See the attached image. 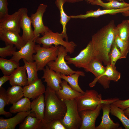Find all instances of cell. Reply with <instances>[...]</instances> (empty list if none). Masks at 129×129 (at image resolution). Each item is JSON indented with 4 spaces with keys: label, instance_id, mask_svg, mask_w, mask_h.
Here are the masks:
<instances>
[{
    "label": "cell",
    "instance_id": "30",
    "mask_svg": "<svg viewBox=\"0 0 129 129\" xmlns=\"http://www.w3.org/2000/svg\"><path fill=\"white\" fill-rule=\"evenodd\" d=\"M22 59L28 76L27 85H28L38 78L36 64L35 62H28L24 59Z\"/></svg>",
    "mask_w": 129,
    "mask_h": 129
},
{
    "label": "cell",
    "instance_id": "33",
    "mask_svg": "<svg viewBox=\"0 0 129 129\" xmlns=\"http://www.w3.org/2000/svg\"><path fill=\"white\" fill-rule=\"evenodd\" d=\"M117 27L120 38L125 41L129 40V20H124Z\"/></svg>",
    "mask_w": 129,
    "mask_h": 129
},
{
    "label": "cell",
    "instance_id": "38",
    "mask_svg": "<svg viewBox=\"0 0 129 129\" xmlns=\"http://www.w3.org/2000/svg\"><path fill=\"white\" fill-rule=\"evenodd\" d=\"M43 129H66L61 120L55 119L44 124Z\"/></svg>",
    "mask_w": 129,
    "mask_h": 129
},
{
    "label": "cell",
    "instance_id": "12",
    "mask_svg": "<svg viewBox=\"0 0 129 129\" xmlns=\"http://www.w3.org/2000/svg\"><path fill=\"white\" fill-rule=\"evenodd\" d=\"M21 18V12L20 8L11 15H9L0 22V30H11L20 33Z\"/></svg>",
    "mask_w": 129,
    "mask_h": 129
},
{
    "label": "cell",
    "instance_id": "46",
    "mask_svg": "<svg viewBox=\"0 0 129 129\" xmlns=\"http://www.w3.org/2000/svg\"><path fill=\"white\" fill-rule=\"evenodd\" d=\"M94 0H86V1L88 3H91Z\"/></svg>",
    "mask_w": 129,
    "mask_h": 129
},
{
    "label": "cell",
    "instance_id": "45",
    "mask_svg": "<svg viewBox=\"0 0 129 129\" xmlns=\"http://www.w3.org/2000/svg\"><path fill=\"white\" fill-rule=\"evenodd\" d=\"M122 15L125 16H129V10L123 12L122 13Z\"/></svg>",
    "mask_w": 129,
    "mask_h": 129
},
{
    "label": "cell",
    "instance_id": "39",
    "mask_svg": "<svg viewBox=\"0 0 129 129\" xmlns=\"http://www.w3.org/2000/svg\"><path fill=\"white\" fill-rule=\"evenodd\" d=\"M16 48L14 45H8L4 47L0 48V56L5 58L8 56H12L16 51Z\"/></svg>",
    "mask_w": 129,
    "mask_h": 129
},
{
    "label": "cell",
    "instance_id": "27",
    "mask_svg": "<svg viewBox=\"0 0 129 129\" xmlns=\"http://www.w3.org/2000/svg\"><path fill=\"white\" fill-rule=\"evenodd\" d=\"M19 65V62L11 59H8L0 58V69L4 75H11Z\"/></svg>",
    "mask_w": 129,
    "mask_h": 129
},
{
    "label": "cell",
    "instance_id": "47",
    "mask_svg": "<svg viewBox=\"0 0 129 129\" xmlns=\"http://www.w3.org/2000/svg\"><path fill=\"white\" fill-rule=\"evenodd\" d=\"M107 0V1H112V0ZM118 0L119 1H122V2H124V0Z\"/></svg>",
    "mask_w": 129,
    "mask_h": 129
},
{
    "label": "cell",
    "instance_id": "43",
    "mask_svg": "<svg viewBox=\"0 0 129 129\" xmlns=\"http://www.w3.org/2000/svg\"><path fill=\"white\" fill-rule=\"evenodd\" d=\"M65 2L70 3H74L76 2H81L83 0H64Z\"/></svg>",
    "mask_w": 129,
    "mask_h": 129
},
{
    "label": "cell",
    "instance_id": "9",
    "mask_svg": "<svg viewBox=\"0 0 129 129\" xmlns=\"http://www.w3.org/2000/svg\"><path fill=\"white\" fill-rule=\"evenodd\" d=\"M102 62L97 58L92 60L85 69V71L93 73L95 78L93 81L89 84L90 87L94 86L98 82L104 89L109 87L110 81L104 75L105 67L102 65Z\"/></svg>",
    "mask_w": 129,
    "mask_h": 129
},
{
    "label": "cell",
    "instance_id": "8",
    "mask_svg": "<svg viewBox=\"0 0 129 129\" xmlns=\"http://www.w3.org/2000/svg\"><path fill=\"white\" fill-rule=\"evenodd\" d=\"M64 58L67 64H72L76 67L84 69L92 60L97 58L90 41L76 56L72 58L67 55Z\"/></svg>",
    "mask_w": 129,
    "mask_h": 129
},
{
    "label": "cell",
    "instance_id": "24",
    "mask_svg": "<svg viewBox=\"0 0 129 129\" xmlns=\"http://www.w3.org/2000/svg\"><path fill=\"white\" fill-rule=\"evenodd\" d=\"M31 112L20 124L19 129H43L44 124L43 122L32 116Z\"/></svg>",
    "mask_w": 129,
    "mask_h": 129
},
{
    "label": "cell",
    "instance_id": "4",
    "mask_svg": "<svg viewBox=\"0 0 129 129\" xmlns=\"http://www.w3.org/2000/svg\"><path fill=\"white\" fill-rule=\"evenodd\" d=\"M64 38L65 39L66 37L63 33L54 32L49 29L42 37H38L34 40L36 43L40 45L42 44L43 48H49L53 46V45L56 46L60 45L64 47L70 54L73 53L76 45L73 41L69 42L64 40Z\"/></svg>",
    "mask_w": 129,
    "mask_h": 129
},
{
    "label": "cell",
    "instance_id": "10",
    "mask_svg": "<svg viewBox=\"0 0 129 129\" xmlns=\"http://www.w3.org/2000/svg\"><path fill=\"white\" fill-rule=\"evenodd\" d=\"M47 7V5L41 4L38 7L36 12L30 15L32 24L34 28V34L36 38L39 37L40 34L43 36L49 29L48 27L44 25L43 20V14Z\"/></svg>",
    "mask_w": 129,
    "mask_h": 129
},
{
    "label": "cell",
    "instance_id": "21",
    "mask_svg": "<svg viewBox=\"0 0 129 129\" xmlns=\"http://www.w3.org/2000/svg\"><path fill=\"white\" fill-rule=\"evenodd\" d=\"M60 85L61 89L55 92L58 97L62 100L75 99L83 94L73 90L64 80L62 81Z\"/></svg>",
    "mask_w": 129,
    "mask_h": 129
},
{
    "label": "cell",
    "instance_id": "7",
    "mask_svg": "<svg viewBox=\"0 0 129 129\" xmlns=\"http://www.w3.org/2000/svg\"><path fill=\"white\" fill-rule=\"evenodd\" d=\"M67 50L62 45L59 46L56 59L55 61L49 62L47 65L50 69L61 74L70 75L77 73L80 74L81 76H84L85 74L83 71L74 70L67 64L64 60V58L67 55Z\"/></svg>",
    "mask_w": 129,
    "mask_h": 129
},
{
    "label": "cell",
    "instance_id": "14",
    "mask_svg": "<svg viewBox=\"0 0 129 129\" xmlns=\"http://www.w3.org/2000/svg\"><path fill=\"white\" fill-rule=\"evenodd\" d=\"M22 13L21 28L22 30L23 34L21 36L25 44L29 40L36 38L35 37L31 26L32 22L30 17L28 15L27 8L22 7L20 8Z\"/></svg>",
    "mask_w": 129,
    "mask_h": 129
},
{
    "label": "cell",
    "instance_id": "6",
    "mask_svg": "<svg viewBox=\"0 0 129 129\" xmlns=\"http://www.w3.org/2000/svg\"><path fill=\"white\" fill-rule=\"evenodd\" d=\"M67 110L61 123L66 129H80L82 119L79 113L75 99L64 101Z\"/></svg>",
    "mask_w": 129,
    "mask_h": 129
},
{
    "label": "cell",
    "instance_id": "19",
    "mask_svg": "<svg viewBox=\"0 0 129 129\" xmlns=\"http://www.w3.org/2000/svg\"><path fill=\"white\" fill-rule=\"evenodd\" d=\"M110 103L103 104L102 109L103 115L102 121L100 124L96 127V129H121L119 124L114 123L111 120L109 116L110 112Z\"/></svg>",
    "mask_w": 129,
    "mask_h": 129
},
{
    "label": "cell",
    "instance_id": "11",
    "mask_svg": "<svg viewBox=\"0 0 129 129\" xmlns=\"http://www.w3.org/2000/svg\"><path fill=\"white\" fill-rule=\"evenodd\" d=\"M103 104L98 105L94 110H84L79 112L82 119L80 129H96V119L99 115Z\"/></svg>",
    "mask_w": 129,
    "mask_h": 129
},
{
    "label": "cell",
    "instance_id": "32",
    "mask_svg": "<svg viewBox=\"0 0 129 129\" xmlns=\"http://www.w3.org/2000/svg\"><path fill=\"white\" fill-rule=\"evenodd\" d=\"M81 75L78 73H74L70 75H67L61 74V79L68 82L70 87L74 90L84 94V91L80 87L78 83V79Z\"/></svg>",
    "mask_w": 129,
    "mask_h": 129
},
{
    "label": "cell",
    "instance_id": "1",
    "mask_svg": "<svg viewBox=\"0 0 129 129\" xmlns=\"http://www.w3.org/2000/svg\"><path fill=\"white\" fill-rule=\"evenodd\" d=\"M118 33L114 21L112 20L92 36L91 41L97 57L105 65L110 63L111 47Z\"/></svg>",
    "mask_w": 129,
    "mask_h": 129
},
{
    "label": "cell",
    "instance_id": "16",
    "mask_svg": "<svg viewBox=\"0 0 129 129\" xmlns=\"http://www.w3.org/2000/svg\"><path fill=\"white\" fill-rule=\"evenodd\" d=\"M19 33L13 30H0V39L5 42L6 45H15L19 50L25 44Z\"/></svg>",
    "mask_w": 129,
    "mask_h": 129
},
{
    "label": "cell",
    "instance_id": "28",
    "mask_svg": "<svg viewBox=\"0 0 129 129\" xmlns=\"http://www.w3.org/2000/svg\"><path fill=\"white\" fill-rule=\"evenodd\" d=\"M65 2L64 0H56L55 4L59 9L60 13V22L62 25L63 30L61 33L65 36V41H68V38L66 33V26L71 19L70 16L67 15L63 8V5Z\"/></svg>",
    "mask_w": 129,
    "mask_h": 129
},
{
    "label": "cell",
    "instance_id": "15",
    "mask_svg": "<svg viewBox=\"0 0 129 129\" xmlns=\"http://www.w3.org/2000/svg\"><path fill=\"white\" fill-rule=\"evenodd\" d=\"M43 71V74L42 78L44 79V81L46 83L47 86L55 91L61 89L60 84L62 81L60 73L50 69L47 65Z\"/></svg>",
    "mask_w": 129,
    "mask_h": 129
},
{
    "label": "cell",
    "instance_id": "35",
    "mask_svg": "<svg viewBox=\"0 0 129 129\" xmlns=\"http://www.w3.org/2000/svg\"><path fill=\"white\" fill-rule=\"evenodd\" d=\"M8 99L6 93V91L3 87H0V115H3L8 117L12 116V113L6 112L4 110L6 105H7Z\"/></svg>",
    "mask_w": 129,
    "mask_h": 129
},
{
    "label": "cell",
    "instance_id": "20",
    "mask_svg": "<svg viewBox=\"0 0 129 129\" xmlns=\"http://www.w3.org/2000/svg\"><path fill=\"white\" fill-rule=\"evenodd\" d=\"M31 112L30 111L17 113L14 117L8 119L0 118V129H14L16 126L20 124L25 118Z\"/></svg>",
    "mask_w": 129,
    "mask_h": 129
},
{
    "label": "cell",
    "instance_id": "31",
    "mask_svg": "<svg viewBox=\"0 0 129 129\" xmlns=\"http://www.w3.org/2000/svg\"><path fill=\"white\" fill-rule=\"evenodd\" d=\"M118 119L125 129H129V118L125 114L124 110L113 104H110V112Z\"/></svg>",
    "mask_w": 129,
    "mask_h": 129
},
{
    "label": "cell",
    "instance_id": "3",
    "mask_svg": "<svg viewBox=\"0 0 129 129\" xmlns=\"http://www.w3.org/2000/svg\"><path fill=\"white\" fill-rule=\"evenodd\" d=\"M119 99L115 97L102 99L101 94L92 89L86 90L82 95L75 99L79 112L86 110H94L100 104L112 103Z\"/></svg>",
    "mask_w": 129,
    "mask_h": 129
},
{
    "label": "cell",
    "instance_id": "29",
    "mask_svg": "<svg viewBox=\"0 0 129 129\" xmlns=\"http://www.w3.org/2000/svg\"><path fill=\"white\" fill-rule=\"evenodd\" d=\"M91 4L92 5L100 6L107 9H117L129 7V3L124 1L119 2L117 0L108 2H104L102 0H94Z\"/></svg>",
    "mask_w": 129,
    "mask_h": 129
},
{
    "label": "cell",
    "instance_id": "22",
    "mask_svg": "<svg viewBox=\"0 0 129 129\" xmlns=\"http://www.w3.org/2000/svg\"><path fill=\"white\" fill-rule=\"evenodd\" d=\"M26 70L24 66H19L10 75L9 83L10 85L24 86L27 85V77Z\"/></svg>",
    "mask_w": 129,
    "mask_h": 129
},
{
    "label": "cell",
    "instance_id": "17",
    "mask_svg": "<svg viewBox=\"0 0 129 129\" xmlns=\"http://www.w3.org/2000/svg\"><path fill=\"white\" fill-rule=\"evenodd\" d=\"M24 97L34 99L44 93L46 90L42 80L38 78L30 84L23 87Z\"/></svg>",
    "mask_w": 129,
    "mask_h": 129
},
{
    "label": "cell",
    "instance_id": "34",
    "mask_svg": "<svg viewBox=\"0 0 129 129\" xmlns=\"http://www.w3.org/2000/svg\"><path fill=\"white\" fill-rule=\"evenodd\" d=\"M104 75L106 76L109 81L117 82L120 79L121 73L116 70L115 66L112 65L110 63L106 65Z\"/></svg>",
    "mask_w": 129,
    "mask_h": 129
},
{
    "label": "cell",
    "instance_id": "2",
    "mask_svg": "<svg viewBox=\"0 0 129 129\" xmlns=\"http://www.w3.org/2000/svg\"><path fill=\"white\" fill-rule=\"evenodd\" d=\"M44 94L45 107L44 123L55 119H62L67 110L64 101L59 99L55 91L47 86Z\"/></svg>",
    "mask_w": 129,
    "mask_h": 129
},
{
    "label": "cell",
    "instance_id": "25",
    "mask_svg": "<svg viewBox=\"0 0 129 129\" xmlns=\"http://www.w3.org/2000/svg\"><path fill=\"white\" fill-rule=\"evenodd\" d=\"M8 99L7 105L13 104L24 97L23 87L19 85H14L6 91Z\"/></svg>",
    "mask_w": 129,
    "mask_h": 129
},
{
    "label": "cell",
    "instance_id": "5",
    "mask_svg": "<svg viewBox=\"0 0 129 129\" xmlns=\"http://www.w3.org/2000/svg\"><path fill=\"white\" fill-rule=\"evenodd\" d=\"M59 46H53L45 48L41 47L38 44H35L34 49L36 54L33 55V58L36 64L38 71L43 70L48 62L56 59Z\"/></svg>",
    "mask_w": 129,
    "mask_h": 129
},
{
    "label": "cell",
    "instance_id": "40",
    "mask_svg": "<svg viewBox=\"0 0 129 129\" xmlns=\"http://www.w3.org/2000/svg\"><path fill=\"white\" fill-rule=\"evenodd\" d=\"M8 5L7 0H0V22L9 15Z\"/></svg>",
    "mask_w": 129,
    "mask_h": 129
},
{
    "label": "cell",
    "instance_id": "18",
    "mask_svg": "<svg viewBox=\"0 0 129 129\" xmlns=\"http://www.w3.org/2000/svg\"><path fill=\"white\" fill-rule=\"evenodd\" d=\"M129 10V7L117 9L101 10L100 8L96 10H90L87 11L85 14L70 16L71 18L86 19L89 17L97 18L107 14L114 15L119 13H122Z\"/></svg>",
    "mask_w": 129,
    "mask_h": 129
},
{
    "label": "cell",
    "instance_id": "41",
    "mask_svg": "<svg viewBox=\"0 0 129 129\" xmlns=\"http://www.w3.org/2000/svg\"><path fill=\"white\" fill-rule=\"evenodd\" d=\"M112 103L124 110L129 108V99L124 100H120L119 99Z\"/></svg>",
    "mask_w": 129,
    "mask_h": 129
},
{
    "label": "cell",
    "instance_id": "42",
    "mask_svg": "<svg viewBox=\"0 0 129 129\" xmlns=\"http://www.w3.org/2000/svg\"><path fill=\"white\" fill-rule=\"evenodd\" d=\"M10 78V75L4 76L0 78V87L7 81H9Z\"/></svg>",
    "mask_w": 129,
    "mask_h": 129
},
{
    "label": "cell",
    "instance_id": "26",
    "mask_svg": "<svg viewBox=\"0 0 129 129\" xmlns=\"http://www.w3.org/2000/svg\"><path fill=\"white\" fill-rule=\"evenodd\" d=\"M31 102L30 99L24 97L12 104L10 107L9 112L13 113L30 111Z\"/></svg>",
    "mask_w": 129,
    "mask_h": 129
},
{
    "label": "cell",
    "instance_id": "23",
    "mask_svg": "<svg viewBox=\"0 0 129 129\" xmlns=\"http://www.w3.org/2000/svg\"><path fill=\"white\" fill-rule=\"evenodd\" d=\"M45 107L44 96L42 94L31 102V111L35 117L44 123Z\"/></svg>",
    "mask_w": 129,
    "mask_h": 129
},
{
    "label": "cell",
    "instance_id": "36",
    "mask_svg": "<svg viewBox=\"0 0 129 129\" xmlns=\"http://www.w3.org/2000/svg\"><path fill=\"white\" fill-rule=\"evenodd\" d=\"M110 64L114 66L119 59H123L119 49L118 47L115 40L113 42L109 54Z\"/></svg>",
    "mask_w": 129,
    "mask_h": 129
},
{
    "label": "cell",
    "instance_id": "44",
    "mask_svg": "<svg viewBox=\"0 0 129 129\" xmlns=\"http://www.w3.org/2000/svg\"><path fill=\"white\" fill-rule=\"evenodd\" d=\"M124 112L125 115L129 118V108L124 110Z\"/></svg>",
    "mask_w": 129,
    "mask_h": 129
},
{
    "label": "cell",
    "instance_id": "13",
    "mask_svg": "<svg viewBox=\"0 0 129 129\" xmlns=\"http://www.w3.org/2000/svg\"><path fill=\"white\" fill-rule=\"evenodd\" d=\"M35 38L29 40L18 51H16L11 59L18 62L22 59L28 62H33V54L36 53L34 49Z\"/></svg>",
    "mask_w": 129,
    "mask_h": 129
},
{
    "label": "cell",
    "instance_id": "37",
    "mask_svg": "<svg viewBox=\"0 0 129 129\" xmlns=\"http://www.w3.org/2000/svg\"><path fill=\"white\" fill-rule=\"evenodd\" d=\"M115 41L120 49L123 58H126L129 51V40L124 41L120 38L118 35L116 37Z\"/></svg>",
    "mask_w": 129,
    "mask_h": 129
}]
</instances>
